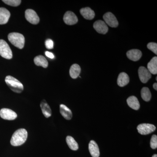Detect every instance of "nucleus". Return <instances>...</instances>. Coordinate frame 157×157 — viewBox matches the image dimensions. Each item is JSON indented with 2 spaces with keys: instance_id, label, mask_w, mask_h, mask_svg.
Masks as SVG:
<instances>
[{
  "instance_id": "f257e3e1",
  "label": "nucleus",
  "mask_w": 157,
  "mask_h": 157,
  "mask_svg": "<svg viewBox=\"0 0 157 157\" xmlns=\"http://www.w3.org/2000/svg\"><path fill=\"white\" fill-rule=\"evenodd\" d=\"M28 137V132L25 129H18L14 132L10 143L12 146H19L25 142Z\"/></svg>"
},
{
  "instance_id": "f03ea898",
  "label": "nucleus",
  "mask_w": 157,
  "mask_h": 157,
  "mask_svg": "<svg viewBox=\"0 0 157 157\" xmlns=\"http://www.w3.org/2000/svg\"><path fill=\"white\" fill-rule=\"evenodd\" d=\"M6 84L10 89L16 93L22 92L24 90L23 85L21 82L13 76H8L5 78Z\"/></svg>"
},
{
  "instance_id": "7ed1b4c3",
  "label": "nucleus",
  "mask_w": 157,
  "mask_h": 157,
  "mask_svg": "<svg viewBox=\"0 0 157 157\" xmlns=\"http://www.w3.org/2000/svg\"><path fill=\"white\" fill-rule=\"evenodd\" d=\"M8 39L12 45L19 49L24 47L25 39L22 34L17 33H10L8 35Z\"/></svg>"
},
{
  "instance_id": "20e7f679",
  "label": "nucleus",
  "mask_w": 157,
  "mask_h": 157,
  "mask_svg": "<svg viewBox=\"0 0 157 157\" xmlns=\"http://www.w3.org/2000/svg\"><path fill=\"white\" fill-rule=\"evenodd\" d=\"M0 56L8 59H12L13 56L11 48L6 41L3 39H0Z\"/></svg>"
},
{
  "instance_id": "39448f33",
  "label": "nucleus",
  "mask_w": 157,
  "mask_h": 157,
  "mask_svg": "<svg viewBox=\"0 0 157 157\" xmlns=\"http://www.w3.org/2000/svg\"><path fill=\"white\" fill-rule=\"evenodd\" d=\"M137 130L141 135H147L154 132L156 127L151 124H141L137 127Z\"/></svg>"
},
{
  "instance_id": "423d86ee",
  "label": "nucleus",
  "mask_w": 157,
  "mask_h": 157,
  "mask_svg": "<svg viewBox=\"0 0 157 157\" xmlns=\"http://www.w3.org/2000/svg\"><path fill=\"white\" fill-rule=\"evenodd\" d=\"M25 17L27 20L32 24H38L40 21L38 14L33 9H29L26 10Z\"/></svg>"
},
{
  "instance_id": "0eeeda50",
  "label": "nucleus",
  "mask_w": 157,
  "mask_h": 157,
  "mask_svg": "<svg viewBox=\"0 0 157 157\" xmlns=\"http://www.w3.org/2000/svg\"><path fill=\"white\" fill-rule=\"evenodd\" d=\"M0 116L3 119L12 121L17 117V114L13 110L8 108H2L0 110Z\"/></svg>"
},
{
  "instance_id": "6e6552de",
  "label": "nucleus",
  "mask_w": 157,
  "mask_h": 157,
  "mask_svg": "<svg viewBox=\"0 0 157 157\" xmlns=\"http://www.w3.org/2000/svg\"><path fill=\"white\" fill-rule=\"evenodd\" d=\"M103 18L105 21V23L112 28L117 27L118 22L115 16L111 12H107L103 16Z\"/></svg>"
},
{
  "instance_id": "1a4fd4ad",
  "label": "nucleus",
  "mask_w": 157,
  "mask_h": 157,
  "mask_svg": "<svg viewBox=\"0 0 157 157\" xmlns=\"http://www.w3.org/2000/svg\"><path fill=\"white\" fill-rule=\"evenodd\" d=\"M138 75L140 81L144 83H146L151 78V74L147 68L140 67L138 69Z\"/></svg>"
},
{
  "instance_id": "9d476101",
  "label": "nucleus",
  "mask_w": 157,
  "mask_h": 157,
  "mask_svg": "<svg viewBox=\"0 0 157 157\" xmlns=\"http://www.w3.org/2000/svg\"><path fill=\"white\" fill-rule=\"evenodd\" d=\"M63 21L66 24L71 25L77 23L78 19L76 14L73 12L68 11L64 15Z\"/></svg>"
},
{
  "instance_id": "9b49d317",
  "label": "nucleus",
  "mask_w": 157,
  "mask_h": 157,
  "mask_svg": "<svg viewBox=\"0 0 157 157\" xmlns=\"http://www.w3.org/2000/svg\"><path fill=\"white\" fill-rule=\"evenodd\" d=\"M94 28L99 33L105 34L108 31V27L104 21L98 20L94 24Z\"/></svg>"
},
{
  "instance_id": "f8f14e48",
  "label": "nucleus",
  "mask_w": 157,
  "mask_h": 157,
  "mask_svg": "<svg viewBox=\"0 0 157 157\" xmlns=\"http://www.w3.org/2000/svg\"><path fill=\"white\" fill-rule=\"evenodd\" d=\"M127 56L131 60L137 61L142 56V52L138 49H132L127 52Z\"/></svg>"
},
{
  "instance_id": "ddd939ff",
  "label": "nucleus",
  "mask_w": 157,
  "mask_h": 157,
  "mask_svg": "<svg viewBox=\"0 0 157 157\" xmlns=\"http://www.w3.org/2000/svg\"><path fill=\"white\" fill-rule=\"evenodd\" d=\"M10 12L6 8H0V25L6 24L10 17Z\"/></svg>"
},
{
  "instance_id": "4468645a",
  "label": "nucleus",
  "mask_w": 157,
  "mask_h": 157,
  "mask_svg": "<svg viewBox=\"0 0 157 157\" xmlns=\"http://www.w3.org/2000/svg\"><path fill=\"white\" fill-rule=\"evenodd\" d=\"M89 150L90 153L93 157H99L100 156V151L98 144L94 140L90 141L89 144Z\"/></svg>"
},
{
  "instance_id": "2eb2a0df",
  "label": "nucleus",
  "mask_w": 157,
  "mask_h": 157,
  "mask_svg": "<svg viewBox=\"0 0 157 157\" xmlns=\"http://www.w3.org/2000/svg\"><path fill=\"white\" fill-rule=\"evenodd\" d=\"M130 81V78L128 75L126 73H121L118 77L117 82L119 86L124 87L127 84H128Z\"/></svg>"
},
{
  "instance_id": "dca6fc26",
  "label": "nucleus",
  "mask_w": 157,
  "mask_h": 157,
  "mask_svg": "<svg viewBox=\"0 0 157 157\" xmlns=\"http://www.w3.org/2000/svg\"><path fill=\"white\" fill-rule=\"evenodd\" d=\"M80 13L84 18L87 20L93 19L95 15L94 11L89 7L80 9Z\"/></svg>"
},
{
  "instance_id": "f3484780",
  "label": "nucleus",
  "mask_w": 157,
  "mask_h": 157,
  "mask_svg": "<svg viewBox=\"0 0 157 157\" xmlns=\"http://www.w3.org/2000/svg\"><path fill=\"white\" fill-rule=\"evenodd\" d=\"M60 112L63 117L66 119L70 120L72 119L73 116L72 111L66 105L64 104L60 105Z\"/></svg>"
},
{
  "instance_id": "a211bd4d",
  "label": "nucleus",
  "mask_w": 157,
  "mask_h": 157,
  "mask_svg": "<svg viewBox=\"0 0 157 157\" xmlns=\"http://www.w3.org/2000/svg\"><path fill=\"white\" fill-rule=\"evenodd\" d=\"M128 105L135 110H138L140 107V104L138 99L135 96H131L127 100Z\"/></svg>"
},
{
  "instance_id": "6ab92c4d",
  "label": "nucleus",
  "mask_w": 157,
  "mask_h": 157,
  "mask_svg": "<svg viewBox=\"0 0 157 157\" xmlns=\"http://www.w3.org/2000/svg\"><path fill=\"white\" fill-rule=\"evenodd\" d=\"M40 107L43 115L46 118H48L52 115V110L50 107L45 100H42L40 104Z\"/></svg>"
},
{
  "instance_id": "aec40b11",
  "label": "nucleus",
  "mask_w": 157,
  "mask_h": 157,
  "mask_svg": "<svg viewBox=\"0 0 157 157\" xmlns=\"http://www.w3.org/2000/svg\"><path fill=\"white\" fill-rule=\"evenodd\" d=\"M147 70L151 74H157V57H154L147 64Z\"/></svg>"
},
{
  "instance_id": "412c9836",
  "label": "nucleus",
  "mask_w": 157,
  "mask_h": 157,
  "mask_svg": "<svg viewBox=\"0 0 157 157\" xmlns=\"http://www.w3.org/2000/svg\"><path fill=\"white\" fill-rule=\"evenodd\" d=\"M34 63L37 66H41L43 68H46L48 67V62L45 57L39 55L36 56L34 58Z\"/></svg>"
},
{
  "instance_id": "4be33fe9",
  "label": "nucleus",
  "mask_w": 157,
  "mask_h": 157,
  "mask_svg": "<svg viewBox=\"0 0 157 157\" xmlns=\"http://www.w3.org/2000/svg\"><path fill=\"white\" fill-rule=\"evenodd\" d=\"M81 72V68L79 65L77 64H74L71 66L70 68V76L72 78L75 79L79 76Z\"/></svg>"
},
{
  "instance_id": "5701e85b",
  "label": "nucleus",
  "mask_w": 157,
  "mask_h": 157,
  "mask_svg": "<svg viewBox=\"0 0 157 157\" xmlns=\"http://www.w3.org/2000/svg\"><path fill=\"white\" fill-rule=\"evenodd\" d=\"M66 141L67 144L68 146L71 150L76 151L78 149V145L75 139L71 136H68L66 138Z\"/></svg>"
},
{
  "instance_id": "b1692460",
  "label": "nucleus",
  "mask_w": 157,
  "mask_h": 157,
  "mask_svg": "<svg viewBox=\"0 0 157 157\" xmlns=\"http://www.w3.org/2000/svg\"><path fill=\"white\" fill-rule=\"evenodd\" d=\"M141 98L144 101H149L151 99V94L150 91L147 87H144L141 89Z\"/></svg>"
},
{
  "instance_id": "393cba45",
  "label": "nucleus",
  "mask_w": 157,
  "mask_h": 157,
  "mask_svg": "<svg viewBox=\"0 0 157 157\" xmlns=\"http://www.w3.org/2000/svg\"><path fill=\"white\" fill-rule=\"evenodd\" d=\"M5 4L13 7H17L21 3V0H4L2 1Z\"/></svg>"
},
{
  "instance_id": "a878e982",
  "label": "nucleus",
  "mask_w": 157,
  "mask_h": 157,
  "mask_svg": "<svg viewBox=\"0 0 157 157\" xmlns=\"http://www.w3.org/2000/svg\"><path fill=\"white\" fill-rule=\"evenodd\" d=\"M147 48L156 55L157 54V44L155 42H150L147 45Z\"/></svg>"
},
{
  "instance_id": "bb28decb",
  "label": "nucleus",
  "mask_w": 157,
  "mask_h": 157,
  "mask_svg": "<svg viewBox=\"0 0 157 157\" xmlns=\"http://www.w3.org/2000/svg\"><path fill=\"white\" fill-rule=\"evenodd\" d=\"M150 146L151 148L155 149L157 147V136L153 135L152 136L150 141Z\"/></svg>"
},
{
  "instance_id": "cd10ccee",
  "label": "nucleus",
  "mask_w": 157,
  "mask_h": 157,
  "mask_svg": "<svg viewBox=\"0 0 157 157\" xmlns=\"http://www.w3.org/2000/svg\"><path fill=\"white\" fill-rule=\"evenodd\" d=\"M45 45L46 48L48 49H52L53 48L54 43L51 39H48L45 42Z\"/></svg>"
},
{
  "instance_id": "c85d7f7f",
  "label": "nucleus",
  "mask_w": 157,
  "mask_h": 157,
  "mask_svg": "<svg viewBox=\"0 0 157 157\" xmlns=\"http://www.w3.org/2000/svg\"><path fill=\"white\" fill-rule=\"evenodd\" d=\"M45 54L46 56L48 57L49 58L52 59L54 58V56L53 54L52 53V52L46 51L45 52Z\"/></svg>"
},
{
  "instance_id": "c756f323",
  "label": "nucleus",
  "mask_w": 157,
  "mask_h": 157,
  "mask_svg": "<svg viewBox=\"0 0 157 157\" xmlns=\"http://www.w3.org/2000/svg\"><path fill=\"white\" fill-rule=\"evenodd\" d=\"M153 88H154L155 90H157V83L156 82V83H155L154 84H153Z\"/></svg>"
},
{
  "instance_id": "7c9ffc66",
  "label": "nucleus",
  "mask_w": 157,
  "mask_h": 157,
  "mask_svg": "<svg viewBox=\"0 0 157 157\" xmlns=\"http://www.w3.org/2000/svg\"><path fill=\"white\" fill-rule=\"evenodd\" d=\"M152 157H157V155L156 154L154 155Z\"/></svg>"
},
{
  "instance_id": "2f4dec72",
  "label": "nucleus",
  "mask_w": 157,
  "mask_h": 157,
  "mask_svg": "<svg viewBox=\"0 0 157 157\" xmlns=\"http://www.w3.org/2000/svg\"><path fill=\"white\" fill-rule=\"evenodd\" d=\"M156 80H157V77H156Z\"/></svg>"
}]
</instances>
